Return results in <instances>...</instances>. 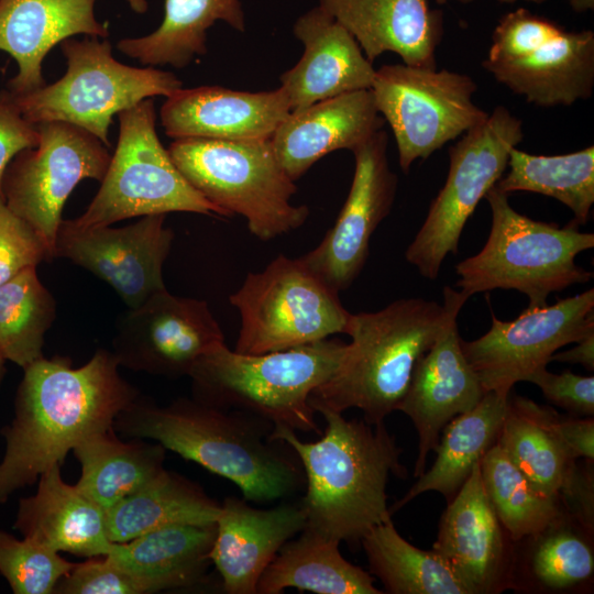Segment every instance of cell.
<instances>
[{"label": "cell", "instance_id": "1", "mask_svg": "<svg viewBox=\"0 0 594 594\" xmlns=\"http://www.w3.org/2000/svg\"><path fill=\"white\" fill-rule=\"evenodd\" d=\"M111 351L98 349L73 367L67 356L42 358L28 367L14 399V416L1 430L0 504L34 484L87 437L113 429L117 416L141 393L119 373Z\"/></svg>", "mask_w": 594, "mask_h": 594}, {"label": "cell", "instance_id": "2", "mask_svg": "<svg viewBox=\"0 0 594 594\" xmlns=\"http://www.w3.org/2000/svg\"><path fill=\"white\" fill-rule=\"evenodd\" d=\"M124 438L154 440L237 485L245 501L284 498L305 484L294 450L272 437L274 426L252 414L180 397L167 406L139 395L116 418Z\"/></svg>", "mask_w": 594, "mask_h": 594}, {"label": "cell", "instance_id": "3", "mask_svg": "<svg viewBox=\"0 0 594 594\" xmlns=\"http://www.w3.org/2000/svg\"><path fill=\"white\" fill-rule=\"evenodd\" d=\"M316 413L327 426L315 442L300 440L288 428L272 432L294 450L305 473L304 529L339 542L361 541L392 516L386 487L392 474L407 476L399 460L403 450L384 422L348 420L328 409Z\"/></svg>", "mask_w": 594, "mask_h": 594}, {"label": "cell", "instance_id": "4", "mask_svg": "<svg viewBox=\"0 0 594 594\" xmlns=\"http://www.w3.org/2000/svg\"><path fill=\"white\" fill-rule=\"evenodd\" d=\"M469 298L446 286L442 305L403 298L377 311L351 314L345 330L351 342L336 372L311 393L310 406L341 414L358 408L367 424L384 422L402 402L418 361Z\"/></svg>", "mask_w": 594, "mask_h": 594}, {"label": "cell", "instance_id": "5", "mask_svg": "<svg viewBox=\"0 0 594 594\" xmlns=\"http://www.w3.org/2000/svg\"><path fill=\"white\" fill-rule=\"evenodd\" d=\"M345 349L346 343L327 338L283 351L245 354L224 342L191 367L193 397L252 414L274 428L321 436L309 397L336 372Z\"/></svg>", "mask_w": 594, "mask_h": 594}, {"label": "cell", "instance_id": "6", "mask_svg": "<svg viewBox=\"0 0 594 594\" xmlns=\"http://www.w3.org/2000/svg\"><path fill=\"white\" fill-rule=\"evenodd\" d=\"M492 223L483 249L455 266L457 286L469 297L494 289H515L528 297V307L547 305L550 294L591 280L593 273L575 257L594 246V234L570 221L564 227L534 220L517 212L508 194L496 185L484 197Z\"/></svg>", "mask_w": 594, "mask_h": 594}, {"label": "cell", "instance_id": "7", "mask_svg": "<svg viewBox=\"0 0 594 594\" xmlns=\"http://www.w3.org/2000/svg\"><path fill=\"white\" fill-rule=\"evenodd\" d=\"M168 153L187 182L229 218H245L250 232L270 241L300 228L306 205L292 204L295 182L280 166L271 141L176 139Z\"/></svg>", "mask_w": 594, "mask_h": 594}, {"label": "cell", "instance_id": "8", "mask_svg": "<svg viewBox=\"0 0 594 594\" xmlns=\"http://www.w3.org/2000/svg\"><path fill=\"white\" fill-rule=\"evenodd\" d=\"M61 48L67 70L59 80L26 94L10 91L21 114L33 124L72 123L109 147L113 114L154 96L168 97L182 88V81L170 72L118 62L107 38L68 37L61 42Z\"/></svg>", "mask_w": 594, "mask_h": 594}, {"label": "cell", "instance_id": "9", "mask_svg": "<svg viewBox=\"0 0 594 594\" xmlns=\"http://www.w3.org/2000/svg\"><path fill=\"white\" fill-rule=\"evenodd\" d=\"M118 116L116 151L97 195L80 217L69 220L74 227L90 229L133 217L176 211L224 218L187 182L162 145L151 99Z\"/></svg>", "mask_w": 594, "mask_h": 594}, {"label": "cell", "instance_id": "10", "mask_svg": "<svg viewBox=\"0 0 594 594\" xmlns=\"http://www.w3.org/2000/svg\"><path fill=\"white\" fill-rule=\"evenodd\" d=\"M241 327L235 351L263 354L345 333L350 312L339 293L299 258L283 254L249 273L230 295Z\"/></svg>", "mask_w": 594, "mask_h": 594}, {"label": "cell", "instance_id": "11", "mask_svg": "<svg viewBox=\"0 0 594 594\" xmlns=\"http://www.w3.org/2000/svg\"><path fill=\"white\" fill-rule=\"evenodd\" d=\"M482 65L529 103L571 106L593 94L594 33L568 31L520 8L499 20Z\"/></svg>", "mask_w": 594, "mask_h": 594}, {"label": "cell", "instance_id": "12", "mask_svg": "<svg viewBox=\"0 0 594 594\" xmlns=\"http://www.w3.org/2000/svg\"><path fill=\"white\" fill-rule=\"evenodd\" d=\"M522 121L497 106L449 148L443 187L408 245L405 257L421 276L437 279L448 254H457L469 218L507 168L509 152L522 141Z\"/></svg>", "mask_w": 594, "mask_h": 594}, {"label": "cell", "instance_id": "13", "mask_svg": "<svg viewBox=\"0 0 594 594\" xmlns=\"http://www.w3.org/2000/svg\"><path fill=\"white\" fill-rule=\"evenodd\" d=\"M476 89L469 75L447 69L404 63L376 69L371 91L404 173L487 118L473 101Z\"/></svg>", "mask_w": 594, "mask_h": 594}, {"label": "cell", "instance_id": "14", "mask_svg": "<svg viewBox=\"0 0 594 594\" xmlns=\"http://www.w3.org/2000/svg\"><path fill=\"white\" fill-rule=\"evenodd\" d=\"M38 142L7 166L1 190L8 207L26 221L54 258L64 205L79 182H101L111 155L97 136L62 121L35 124Z\"/></svg>", "mask_w": 594, "mask_h": 594}, {"label": "cell", "instance_id": "15", "mask_svg": "<svg viewBox=\"0 0 594 594\" xmlns=\"http://www.w3.org/2000/svg\"><path fill=\"white\" fill-rule=\"evenodd\" d=\"M491 319L485 334L461 340V345L484 391L507 398L516 383L529 382L546 369L559 349L594 332V289L526 308L510 321L493 312Z\"/></svg>", "mask_w": 594, "mask_h": 594}, {"label": "cell", "instance_id": "16", "mask_svg": "<svg viewBox=\"0 0 594 594\" xmlns=\"http://www.w3.org/2000/svg\"><path fill=\"white\" fill-rule=\"evenodd\" d=\"M222 343L223 332L205 300L164 289L118 317L111 352L120 366L178 378Z\"/></svg>", "mask_w": 594, "mask_h": 594}, {"label": "cell", "instance_id": "17", "mask_svg": "<svg viewBox=\"0 0 594 594\" xmlns=\"http://www.w3.org/2000/svg\"><path fill=\"white\" fill-rule=\"evenodd\" d=\"M387 146L388 136L381 129L352 151L353 179L339 216L321 242L300 257L338 293L362 272L371 238L395 201L398 179L391 169Z\"/></svg>", "mask_w": 594, "mask_h": 594}, {"label": "cell", "instance_id": "18", "mask_svg": "<svg viewBox=\"0 0 594 594\" xmlns=\"http://www.w3.org/2000/svg\"><path fill=\"white\" fill-rule=\"evenodd\" d=\"M166 215H150L122 228L78 229L63 220L57 230L54 258L63 257L111 286L129 309L166 289L163 266L174 232Z\"/></svg>", "mask_w": 594, "mask_h": 594}, {"label": "cell", "instance_id": "19", "mask_svg": "<svg viewBox=\"0 0 594 594\" xmlns=\"http://www.w3.org/2000/svg\"><path fill=\"white\" fill-rule=\"evenodd\" d=\"M505 535L477 462L448 502L432 550L442 557L468 594L497 593L512 586L510 546Z\"/></svg>", "mask_w": 594, "mask_h": 594}, {"label": "cell", "instance_id": "20", "mask_svg": "<svg viewBox=\"0 0 594 594\" xmlns=\"http://www.w3.org/2000/svg\"><path fill=\"white\" fill-rule=\"evenodd\" d=\"M461 340L454 317L418 361L396 409L410 418L418 433L416 477L426 471L427 457L435 451L443 428L473 409L486 393L464 356Z\"/></svg>", "mask_w": 594, "mask_h": 594}, {"label": "cell", "instance_id": "21", "mask_svg": "<svg viewBox=\"0 0 594 594\" xmlns=\"http://www.w3.org/2000/svg\"><path fill=\"white\" fill-rule=\"evenodd\" d=\"M304 53L279 77L290 112L346 92L371 89L376 69L352 34L319 6L293 26Z\"/></svg>", "mask_w": 594, "mask_h": 594}, {"label": "cell", "instance_id": "22", "mask_svg": "<svg viewBox=\"0 0 594 594\" xmlns=\"http://www.w3.org/2000/svg\"><path fill=\"white\" fill-rule=\"evenodd\" d=\"M289 113V103L279 87L252 92L201 86L179 88L166 97L161 123L175 140H268Z\"/></svg>", "mask_w": 594, "mask_h": 594}, {"label": "cell", "instance_id": "23", "mask_svg": "<svg viewBox=\"0 0 594 594\" xmlns=\"http://www.w3.org/2000/svg\"><path fill=\"white\" fill-rule=\"evenodd\" d=\"M306 525L301 505L263 509L245 499L227 497L216 521L211 563L229 594H255L257 582L285 542Z\"/></svg>", "mask_w": 594, "mask_h": 594}, {"label": "cell", "instance_id": "24", "mask_svg": "<svg viewBox=\"0 0 594 594\" xmlns=\"http://www.w3.org/2000/svg\"><path fill=\"white\" fill-rule=\"evenodd\" d=\"M384 123L371 89H363L290 112L270 141L280 166L296 182L327 154L352 152Z\"/></svg>", "mask_w": 594, "mask_h": 594}, {"label": "cell", "instance_id": "25", "mask_svg": "<svg viewBox=\"0 0 594 594\" xmlns=\"http://www.w3.org/2000/svg\"><path fill=\"white\" fill-rule=\"evenodd\" d=\"M98 0H0V51L19 72L9 91L20 95L45 86L42 63L62 41L76 34L107 38V22L95 16Z\"/></svg>", "mask_w": 594, "mask_h": 594}, {"label": "cell", "instance_id": "26", "mask_svg": "<svg viewBox=\"0 0 594 594\" xmlns=\"http://www.w3.org/2000/svg\"><path fill=\"white\" fill-rule=\"evenodd\" d=\"M318 6L352 34L372 63L392 52L406 65L437 68L443 21L427 0H319Z\"/></svg>", "mask_w": 594, "mask_h": 594}, {"label": "cell", "instance_id": "27", "mask_svg": "<svg viewBox=\"0 0 594 594\" xmlns=\"http://www.w3.org/2000/svg\"><path fill=\"white\" fill-rule=\"evenodd\" d=\"M37 481L35 494L19 502L14 529L57 552L107 556L114 542L108 537L106 510L76 484H67L58 464Z\"/></svg>", "mask_w": 594, "mask_h": 594}, {"label": "cell", "instance_id": "28", "mask_svg": "<svg viewBox=\"0 0 594 594\" xmlns=\"http://www.w3.org/2000/svg\"><path fill=\"white\" fill-rule=\"evenodd\" d=\"M216 524H176L113 543L106 556L139 578L148 594L189 588L205 582L211 564Z\"/></svg>", "mask_w": 594, "mask_h": 594}, {"label": "cell", "instance_id": "29", "mask_svg": "<svg viewBox=\"0 0 594 594\" xmlns=\"http://www.w3.org/2000/svg\"><path fill=\"white\" fill-rule=\"evenodd\" d=\"M508 397L487 392L473 409L454 417L441 432L435 449V463L388 508L391 515L427 492H438L451 501L475 464L496 442L507 413Z\"/></svg>", "mask_w": 594, "mask_h": 594}, {"label": "cell", "instance_id": "30", "mask_svg": "<svg viewBox=\"0 0 594 594\" xmlns=\"http://www.w3.org/2000/svg\"><path fill=\"white\" fill-rule=\"evenodd\" d=\"M283 544L262 573L256 593L279 594L286 588L318 594H381L374 578L345 560L339 541L302 529Z\"/></svg>", "mask_w": 594, "mask_h": 594}, {"label": "cell", "instance_id": "31", "mask_svg": "<svg viewBox=\"0 0 594 594\" xmlns=\"http://www.w3.org/2000/svg\"><path fill=\"white\" fill-rule=\"evenodd\" d=\"M223 21L245 32V13L240 0H165L164 18L151 34L122 38L120 52L143 65L184 68L207 52V31Z\"/></svg>", "mask_w": 594, "mask_h": 594}, {"label": "cell", "instance_id": "32", "mask_svg": "<svg viewBox=\"0 0 594 594\" xmlns=\"http://www.w3.org/2000/svg\"><path fill=\"white\" fill-rule=\"evenodd\" d=\"M220 506L198 484L164 469L142 488L106 510L108 537L122 543L169 525L216 524Z\"/></svg>", "mask_w": 594, "mask_h": 594}, {"label": "cell", "instance_id": "33", "mask_svg": "<svg viewBox=\"0 0 594 594\" xmlns=\"http://www.w3.org/2000/svg\"><path fill=\"white\" fill-rule=\"evenodd\" d=\"M131 440H120L113 428L87 437L72 450L81 470L76 485L105 510L165 469L166 449L162 444Z\"/></svg>", "mask_w": 594, "mask_h": 594}, {"label": "cell", "instance_id": "34", "mask_svg": "<svg viewBox=\"0 0 594 594\" xmlns=\"http://www.w3.org/2000/svg\"><path fill=\"white\" fill-rule=\"evenodd\" d=\"M553 409L509 394L496 443L541 493L560 499L576 462L556 431Z\"/></svg>", "mask_w": 594, "mask_h": 594}, {"label": "cell", "instance_id": "35", "mask_svg": "<svg viewBox=\"0 0 594 594\" xmlns=\"http://www.w3.org/2000/svg\"><path fill=\"white\" fill-rule=\"evenodd\" d=\"M361 542L370 573L380 580L386 593L468 594L442 557L405 540L392 518L370 529Z\"/></svg>", "mask_w": 594, "mask_h": 594}, {"label": "cell", "instance_id": "36", "mask_svg": "<svg viewBox=\"0 0 594 594\" xmlns=\"http://www.w3.org/2000/svg\"><path fill=\"white\" fill-rule=\"evenodd\" d=\"M508 173L496 186L504 193L528 191L552 197L586 223L594 204V146L562 154L532 155L517 147L509 152Z\"/></svg>", "mask_w": 594, "mask_h": 594}, {"label": "cell", "instance_id": "37", "mask_svg": "<svg viewBox=\"0 0 594 594\" xmlns=\"http://www.w3.org/2000/svg\"><path fill=\"white\" fill-rule=\"evenodd\" d=\"M488 501L513 541L534 538L565 512L559 498L541 493L495 442L480 460Z\"/></svg>", "mask_w": 594, "mask_h": 594}, {"label": "cell", "instance_id": "38", "mask_svg": "<svg viewBox=\"0 0 594 594\" xmlns=\"http://www.w3.org/2000/svg\"><path fill=\"white\" fill-rule=\"evenodd\" d=\"M57 305L40 280L36 266L0 285V350L22 369L44 358V336L56 318Z\"/></svg>", "mask_w": 594, "mask_h": 594}, {"label": "cell", "instance_id": "39", "mask_svg": "<svg viewBox=\"0 0 594 594\" xmlns=\"http://www.w3.org/2000/svg\"><path fill=\"white\" fill-rule=\"evenodd\" d=\"M571 517L564 513L540 535L531 557L536 580L552 590H563L590 579L594 571V553L588 532L583 527L572 528ZM591 534V532H588ZM592 535V534H591Z\"/></svg>", "mask_w": 594, "mask_h": 594}, {"label": "cell", "instance_id": "40", "mask_svg": "<svg viewBox=\"0 0 594 594\" xmlns=\"http://www.w3.org/2000/svg\"><path fill=\"white\" fill-rule=\"evenodd\" d=\"M74 565L33 538L0 530V574L14 594H53Z\"/></svg>", "mask_w": 594, "mask_h": 594}, {"label": "cell", "instance_id": "41", "mask_svg": "<svg viewBox=\"0 0 594 594\" xmlns=\"http://www.w3.org/2000/svg\"><path fill=\"white\" fill-rule=\"evenodd\" d=\"M43 261H51L45 244L0 194V285Z\"/></svg>", "mask_w": 594, "mask_h": 594}, {"label": "cell", "instance_id": "42", "mask_svg": "<svg viewBox=\"0 0 594 594\" xmlns=\"http://www.w3.org/2000/svg\"><path fill=\"white\" fill-rule=\"evenodd\" d=\"M55 594H148L145 584L108 557L75 563L59 580Z\"/></svg>", "mask_w": 594, "mask_h": 594}, {"label": "cell", "instance_id": "43", "mask_svg": "<svg viewBox=\"0 0 594 594\" xmlns=\"http://www.w3.org/2000/svg\"><path fill=\"white\" fill-rule=\"evenodd\" d=\"M536 384L544 398L564 409L570 416L593 417L594 377L565 371L554 374L547 367L536 373L529 381Z\"/></svg>", "mask_w": 594, "mask_h": 594}, {"label": "cell", "instance_id": "44", "mask_svg": "<svg viewBox=\"0 0 594 594\" xmlns=\"http://www.w3.org/2000/svg\"><path fill=\"white\" fill-rule=\"evenodd\" d=\"M38 142L36 125L29 122L13 101L11 92H0V194L4 170L21 151L35 147Z\"/></svg>", "mask_w": 594, "mask_h": 594}, {"label": "cell", "instance_id": "45", "mask_svg": "<svg viewBox=\"0 0 594 594\" xmlns=\"http://www.w3.org/2000/svg\"><path fill=\"white\" fill-rule=\"evenodd\" d=\"M559 497L561 503H564L569 516L592 534L594 527L592 468L581 469L575 464Z\"/></svg>", "mask_w": 594, "mask_h": 594}, {"label": "cell", "instance_id": "46", "mask_svg": "<svg viewBox=\"0 0 594 594\" xmlns=\"http://www.w3.org/2000/svg\"><path fill=\"white\" fill-rule=\"evenodd\" d=\"M551 424L560 441L573 460L580 458L593 462L594 419L593 417L561 416L553 410Z\"/></svg>", "mask_w": 594, "mask_h": 594}, {"label": "cell", "instance_id": "47", "mask_svg": "<svg viewBox=\"0 0 594 594\" xmlns=\"http://www.w3.org/2000/svg\"><path fill=\"white\" fill-rule=\"evenodd\" d=\"M551 361L581 364L586 370H594V332L588 333L576 342V345L570 350L556 352Z\"/></svg>", "mask_w": 594, "mask_h": 594}, {"label": "cell", "instance_id": "48", "mask_svg": "<svg viewBox=\"0 0 594 594\" xmlns=\"http://www.w3.org/2000/svg\"><path fill=\"white\" fill-rule=\"evenodd\" d=\"M570 3V7L576 12V13H584L590 10H593L594 8V0H568Z\"/></svg>", "mask_w": 594, "mask_h": 594}, {"label": "cell", "instance_id": "49", "mask_svg": "<svg viewBox=\"0 0 594 594\" xmlns=\"http://www.w3.org/2000/svg\"><path fill=\"white\" fill-rule=\"evenodd\" d=\"M131 9L136 13H145L148 8L146 0H127Z\"/></svg>", "mask_w": 594, "mask_h": 594}, {"label": "cell", "instance_id": "50", "mask_svg": "<svg viewBox=\"0 0 594 594\" xmlns=\"http://www.w3.org/2000/svg\"><path fill=\"white\" fill-rule=\"evenodd\" d=\"M6 362H7V360L4 359V356H3V354H2V352L0 350V388L2 386L4 376H6V372H7Z\"/></svg>", "mask_w": 594, "mask_h": 594}, {"label": "cell", "instance_id": "51", "mask_svg": "<svg viewBox=\"0 0 594 594\" xmlns=\"http://www.w3.org/2000/svg\"><path fill=\"white\" fill-rule=\"evenodd\" d=\"M498 2L501 3H515L517 1H528V2H534V3H543L546 2L547 0H497Z\"/></svg>", "mask_w": 594, "mask_h": 594}, {"label": "cell", "instance_id": "52", "mask_svg": "<svg viewBox=\"0 0 594 594\" xmlns=\"http://www.w3.org/2000/svg\"><path fill=\"white\" fill-rule=\"evenodd\" d=\"M457 1H459L460 3H463V4H468V3L473 2L474 0H457Z\"/></svg>", "mask_w": 594, "mask_h": 594}]
</instances>
